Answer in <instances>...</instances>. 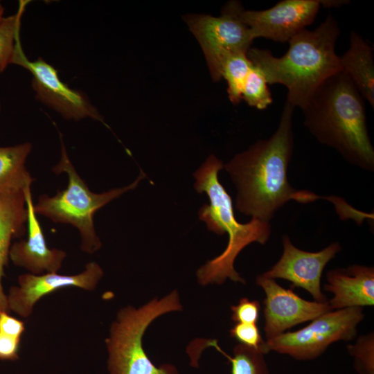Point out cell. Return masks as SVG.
Wrapping results in <instances>:
<instances>
[{"instance_id": "603a6c76", "label": "cell", "mask_w": 374, "mask_h": 374, "mask_svg": "<svg viewBox=\"0 0 374 374\" xmlns=\"http://www.w3.org/2000/svg\"><path fill=\"white\" fill-rule=\"evenodd\" d=\"M347 350L354 358V367L359 374H374L373 332L359 337Z\"/></svg>"}, {"instance_id": "8fae6325", "label": "cell", "mask_w": 374, "mask_h": 374, "mask_svg": "<svg viewBox=\"0 0 374 374\" xmlns=\"http://www.w3.org/2000/svg\"><path fill=\"white\" fill-rule=\"evenodd\" d=\"M256 284L262 288L265 294L263 312L266 339L331 310L328 301H306L292 289L280 286L275 279L260 275L256 278Z\"/></svg>"}, {"instance_id": "30bf717a", "label": "cell", "mask_w": 374, "mask_h": 374, "mask_svg": "<svg viewBox=\"0 0 374 374\" xmlns=\"http://www.w3.org/2000/svg\"><path fill=\"white\" fill-rule=\"evenodd\" d=\"M323 0H283L262 10L244 9L241 17L253 39L264 37L276 42H288L313 22Z\"/></svg>"}, {"instance_id": "277c9868", "label": "cell", "mask_w": 374, "mask_h": 374, "mask_svg": "<svg viewBox=\"0 0 374 374\" xmlns=\"http://www.w3.org/2000/svg\"><path fill=\"white\" fill-rule=\"evenodd\" d=\"M224 168L222 160L211 154L194 172V188L199 193H205L209 204L199 210L200 220L208 229L218 235L228 233L229 241L224 251L208 260L197 271L198 282L202 285L222 284L227 278L245 283L235 271L234 261L240 252L253 242L265 244L271 233L269 222L251 219L242 224L236 220L231 197L218 179V172Z\"/></svg>"}, {"instance_id": "f1b7e54d", "label": "cell", "mask_w": 374, "mask_h": 374, "mask_svg": "<svg viewBox=\"0 0 374 374\" xmlns=\"http://www.w3.org/2000/svg\"><path fill=\"white\" fill-rule=\"evenodd\" d=\"M0 109H1V103H0Z\"/></svg>"}, {"instance_id": "484cf974", "label": "cell", "mask_w": 374, "mask_h": 374, "mask_svg": "<svg viewBox=\"0 0 374 374\" xmlns=\"http://www.w3.org/2000/svg\"><path fill=\"white\" fill-rule=\"evenodd\" d=\"M19 344L20 338L0 332V359L11 361L17 359Z\"/></svg>"}, {"instance_id": "5b68a950", "label": "cell", "mask_w": 374, "mask_h": 374, "mask_svg": "<svg viewBox=\"0 0 374 374\" xmlns=\"http://www.w3.org/2000/svg\"><path fill=\"white\" fill-rule=\"evenodd\" d=\"M53 171L56 174L65 172L67 175L66 188L57 191L53 196H40L37 203L34 204L35 212L55 222L69 224L75 227L80 235L81 249L89 254L97 251L102 245L94 228V213L113 199L136 188L145 177V174L141 172L128 186L102 193H93L73 167L62 137L61 157Z\"/></svg>"}, {"instance_id": "9c48e42d", "label": "cell", "mask_w": 374, "mask_h": 374, "mask_svg": "<svg viewBox=\"0 0 374 374\" xmlns=\"http://www.w3.org/2000/svg\"><path fill=\"white\" fill-rule=\"evenodd\" d=\"M11 64L19 65L33 75L32 87L36 98L67 120L91 118L105 124L103 116L87 96L71 89L59 78L57 71L42 58L31 61L17 39Z\"/></svg>"}, {"instance_id": "6da1fadb", "label": "cell", "mask_w": 374, "mask_h": 374, "mask_svg": "<svg viewBox=\"0 0 374 374\" xmlns=\"http://www.w3.org/2000/svg\"><path fill=\"white\" fill-rule=\"evenodd\" d=\"M294 109L285 102L274 134L258 141L224 165L237 190L235 208L251 219L269 222L290 200L306 204L323 198L308 190H296L288 181L294 150Z\"/></svg>"}, {"instance_id": "d4e9b609", "label": "cell", "mask_w": 374, "mask_h": 374, "mask_svg": "<svg viewBox=\"0 0 374 374\" xmlns=\"http://www.w3.org/2000/svg\"><path fill=\"white\" fill-rule=\"evenodd\" d=\"M231 319L236 323H256L260 314V305L257 301L242 298L236 305L231 307Z\"/></svg>"}, {"instance_id": "8992f818", "label": "cell", "mask_w": 374, "mask_h": 374, "mask_svg": "<svg viewBox=\"0 0 374 374\" xmlns=\"http://www.w3.org/2000/svg\"><path fill=\"white\" fill-rule=\"evenodd\" d=\"M181 308L175 290L139 308L127 306L120 310L105 340L109 374H179L172 364L157 366L151 362L143 347V336L155 319Z\"/></svg>"}, {"instance_id": "7402d4cb", "label": "cell", "mask_w": 374, "mask_h": 374, "mask_svg": "<svg viewBox=\"0 0 374 374\" xmlns=\"http://www.w3.org/2000/svg\"><path fill=\"white\" fill-rule=\"evenodd\" d=\"M267 84L262 73L253 64L242 89V99L251 107L266 109L273 102Z\"/></svg>"}, {"instance_id": "4316f807", "label": "cell", "mask_w": 374, "mask_h": 374, "mask_svg": "<svg viewBox=\"0 0 374 374\" xmlns=\"http://www.w3.org/2000/svg\"><path fill=\"white\" fill-rule=\"evenodd\" d=\"M24 330V322L11 317L6 312L0 313V332L21 339Z\"/></svg>"}, {"instance_id": "d6986e66", "label": "cell", "mask_w": 374, "mask_h": 374, "mask_svg": "<svg viewBox=\"0 0 374 374\" xmlns=\"http://www.w3.org/2000/svg\"><path fill=\"white\" fill-rule=\"evenodd\" d=\"M252 65L244 53H229L222 62L221 77L226 81L229 98L234 105L242 100V89Z\"/></svg>"}, {"instance_id": "7a4b0ae2", "label": "cell", "mask_w": 374, "mask_h": 374, "mask_svg": "<svg viewBox=\"0 0 374 374\" xmlns=\"http://www.w3.org/2000/svg\"><path fill=\"white\" fill-rule=\"evenodd\" d=\"M301 110L304 125L320 143L349 164L374 171L364 99L343 70L323 82Z\"/></svg>"}, {"instance_id": "52a82bcc", "label": "cell", "mask_w": 374, "mask_h": 374, "mask_svg": "<svg viewBox=\"0 0 374 374\" xmlns=\"http://www.w3.org/2000/svg\"><path fill=\"white\" fill-rule=\"evenodd\" d=\"M364 317L363 308L330 310L300 330L266 339L260 350L264 355L275 351L297 360H312L320 356L330 344L352 340Z\"/></svg>"}, {"instance_id": "e0dca14e", "label": "cell", "mask_w": 374, "mask_h": 374, "mask_svg": "<svg viewBox=\"0 0 374 374\" xmlns=\"http://www.w3.org/2000/svg\"><path fill=\"white\" fill-rule=\"evenodd\" d=\"M341 69L359 92L374 107V62L373 48L356 32L350 34V46L341 57Z\"/></svg>"}, {"instance_id": "44dd1931", "label": "cell", "mask_w": 374, "mask_h": 374, "mask_svg": "<svg viewBox=\"0 0 374 374\" xmlns=\"http://www.w3.org/2000/svg\"><path fill=\"white\" fill-rule=\"evenodd\" d=\"M27 1H21L16 14L3 17L0 23V73L11 64L17 39L19 38L21 18Z\"/></svg>"}, {"instance_id": "2e32d148", "label": "cell", "mask_w": 374, "mask_h": 374, "mask_svg": "<svg viewBox=\"0 0 374 374\" xmlns=\"http://www.w3.org/2000/svg\"><path fill=\"white\" fill-rule=\"evenodd\" d=\"M27 216L24 191L0 195V313L10 312L2 278L10 259L11 241L24 235Z\"/></svg>"}, {"instance_id": "ac0fdd59", "label": "cell", "mask_w": 374, "mask_h": 374, "mask_svg": "<svg viewBox=\"0 0 374 374\" xmlns=\"http://www.w3.org/2000/svg\"><path fill=\"white\" fill-rule=\"evenodd\" d=\"M30 143L0 147V195L30 188L33 179L26 168Z\"/></svg>"}, {"instance_id": "cb8c5ba5", "label": "cell", "mask_w": 374, "mask_h": 374, "mask_svg": "<svg viewBox=\"0 0 374 374\" xmlns=\"http://www.w3.org/2000/svg\"><path fill=\"white\" fill-rule=\"evenodd\" d=\"M231 337L240 344L260 350L264 340L256 323H237L230 330Z\"/></svg>"}, {"instance_id": "3957f363", "label": "cell", "mask_w": 374, "mask_h": 374, "mask_svg": "<svg viewBox=\"0 0 374 374\" xmlns=\"http://www.w3.org/2000/svg\"><path fill=\"white\" fill-rule=\"evenodd\" d=\"M339 35L338 23L329 12L314 30L304 29L295 35L282 57L258 48H250L247 55L268 84L287 88L286 102L302 109L323 82L342 70L335 52Z\"/></svg>"}, {"instance_id": "ba28073f", "label": "cell", "mask_w": 374, "mask_h": 374, "mask_svg": "<svg viewBox=\"0 0 374 374\" xmlns=\"http://www.w3.org/2000/svg\"><path fill=\"white\" fill-rule=\"evenodd\" d=\"M244 8L238 1L227 2L219 17L188 14L183 19L204 52L213 81L222 79L223 59L231 53H247L253 41L241 13Z\"/></svg>"}, {"instance_id": "7c38bea8", "label": "cell", "mask_w": 374, "mask_h": 374, "mask_svg": "<svg viewBox=\"0 0 374 374\" xmlns=\"http://www.w3.org/2000/svg\"><path fill=\"white\" fill-rule=\"evenodd\" d=\"M282 243L283 250L280 259L262 275L269 278L287 280L292 287L307 290L315 301H328L321 292V278L326 265L341 250L339 243H331L317 252L306 251L296 247L286 235L282 237Z\"/></svg>"}, {"instance_id": "ffe728a7", "label": "cell", "mask_w": 374, "mask_h": 374, "mask_svg": "<svg viewBox=\"0 0 374 374\" xmlns=\"http://www.w3.org/2000/svg\"><path fill=\"white\" fill-rule=\"evenodd\" d=\"M208 346L215 347L228 358L232 374H269L265 355L258 349L239 344L235 346L231 357L220 348L215 340L208 341Z\"/></svg>"}, {"instance_id": "4fadbf2b", "label": "cell", "mask_w": 374, "mask_h": 374, "mask_svg": "<svg viewBox=\"0 0 374 374\" xmlns=\"http://www.w3.org/2000/svg\"><path fill=\"white\" fill-rule=\"evenodd\" d=\"M103 276V271L96 262L87 263L82 272L73 275L57 272L21 274L18 277L17 285L12 286L6 294L9 310L28 318L32 314L36 303L45 295L67 287L93 290Z\"/></svg>"}, {"instance_id": "9a60e30c", "label": "cell", "mask_w": 374, "mask_h": 374, "mask_svg": "<svg viewBox=\"0 0 374 374\" xmlns=\"http://www.w3.org/2000/svg\"><path fill=\"white\" fill-rule=\"evenodd\" d=\"M326 279L324 290L333 294L328 301L331 310L373 305V267L353 265L332 269L327 272Z\"/></svg>"}, {"instance_id": "83f0119b", "label": "cell", "mask_w": 374, "mask_h": 374, "mask_svg": "<svg viewBox=\"0 0 374 374\" xmlns=\"http://www.w3.org/2000/svg\"><path fill=\"white\" fill-rule=\"evenodd\" d=\"M3 12H4V8L2 6L1 3L0 2V23L3 19Z\"/></svg>"}, {"instance_id": "5bb4252c", "label": "cell", "mask_w": 374, "mask_h": 374, "mask_svg": "<svg viewBox=\"0 0 374 374\" xmlns=\"http://www.w3.org/2000/svg\"><path fill=\"white\" fill-rule=\"evenodd\" d=\"M24 192L28 213V236L11 245L9 258L15 265L24 268L33 274L57 272L66 253L48 247L34 210L30 188Z\"/></svg>"}]
</instances>
